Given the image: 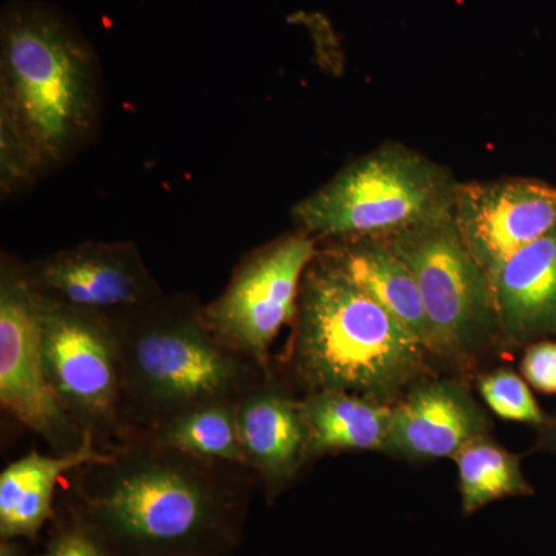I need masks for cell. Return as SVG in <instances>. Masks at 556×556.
Listing matches in <instances>:
<instances>
[{"label": "cell", "mask_w": 556, "mask_h": 556, "mask_svg": "<svg viewBox=\"0 0 556 556\" xmlns=\"http://www.w3.org/2000/svg\"><path fill=\"white\" fill-rule=\"evenodd\" d=\"M100 75L87 39L56 10L17 2L0 22L3 193L72 159L100 116Z\"/></svg>", "instance_id": "6da1fadb"}, {"label": "cell", "mask_w": 556, "mask_h": 556, "mask_svg": "<svg viewBox=\"0 0 556 556\" xmlns=\"http://www.w3.org/2000/svg\"><path fill=\"white\" fill-rule=\"evenodd\" d=\"M295 357L316 391L396 404L427 371L428 350L317 251L300 283Z\"/></svg>", "instance_id": "7a4b0ae2"}, {"label": "cell", "mask_w": 556, "mask_h": 556, "mask_svg": "<svg viewBox=\"0 0 556 556\" xmlns=\"http://www.w3.org/2000/svg\"><path fill=\"white\" fill-rule=\"evenodd\" d=\"M457 182L422 153L390 141L299 201L292 217L316 240L388 239L452 217Z\"/></svg>", "instance_id": "3957f363"}, {"label": "cell", "mask_w": 556, "mask_h": 556, "mask_svg": "<svg viewBox=\"0 0 556 556\" xmlns=\"http://www.w3.org/2000/svg\"><path fill=\"white\" fill-rule=\"evenodd\" d=\"M415 277L437 356L467 362L500 334L492 285L471 257L453 217L382 239Z\"/></svg>", "instance_id": "277c9868"}, {"label": "cell", "mask_w": 556, "mask_h": 556, "mask_svg": "<svg viewBox=\"0 0 556 556\" xmlns=\"http://www.w3.org/2000/svg\"><path fill=\"white\" fill-rule=\"evenodd\" d=\"M316 254L317 240L305 232L258 249L203 311V324L223 342L265 358L278 332L295 320L300 283Z\"/></svg>", "instance_id": "5b68a950"}, {"label": "cell", "mask_w": 556, "mask_h": 556, "mask_svg": "<svg viewBox=\"0 0 556 556\" xmlns=\"http://www.w3.org/2000/svg\"><path fill=\"white\" fill-rule=\"evenodd\" d=\"M453 223L486 277L556 228V188L533 178L457 182Z\"/></svg>", "instance_id": "8992f818"}, {"label": "cell", "mask_w": 556, "mask_h": 556, "mask_svg": "<svg viewBox=\"0 0 556 556\" xmlns=\"http://www.w3.org/2000/svg\"><path fill=\"white\" fill-rule=\"evenodd\" d=\"M0 402L43 437L65 426L64 402L51 382L40 331V294L24 270H2L0 287Z\"/></svg>", "instance_id": "52a82bcc"}, {"label": "cell", "mask_w": 556, "mask_h": 556, "mask_svg": "<svg viewBox=\"0 0 556 556\" xmlns=\"http://www.w3.org/2000/svg\"><path fill=\"white\" fill-rule=\"evenodd\" d=\"M40 331L47 369L61 401L89 415L108 413L118 390V369L112 340L94 313L40 294Z\"/></svg>", "instance_id": "ba28073f"}, {"label": "cell", "mask_w": 556, "mask_h": 556, "mask_svg": "<svg viewBox=\"0 0 556 556\" xmlns=\"http://www.w3.org/2000/svg\"><path fill=\"white\" fill-rule=\"evenodd\" d=\"M24 273L46 298L94 314L142 305L155 292L137 249L127 243L83 244Z\"/></svg>", "instance_id": "9c48e42d"}, {"label": "cell", "mask_w": 556, "mask_h": 556, "mask_svg": "<svg viewBox=\"0 0 556 556\" xmlns=\"http://www.w3.org/2000/svg\"><path fill=\"white\" fill-rule=\"evenodd\" d=\"M489 419L466 387L453 380H419L393 404L383 453L408 460L453 459L489 433Z\"/></svg>", "instance_id": "30bf717a"}, {"label": "cell", "mask_w": 556, "mask_h": 556, "mask_svg": "<svg viewBox=\"0 0 556 556\" xmlns=\"http://www.w3.org/2000/svg\"><path fill=\"white\" fill-rule=\"evenodd\" d=\"M134 357L149 393L170 404L207 401L237 376L232 358L189 324L146 332L138 339Z\"/></svg>", "instance_id": "8fae6325"}, {"label": "cell", "mask_w": 556, "mask_h": 556, "mask_svg": "<svg viewBox=\"0 0 556 556\" xmlns=\"http://www.w3.org/2000/svg\"><path fill=\"white\" fill-rule=\"evenodd\" d=\"M119 532L142 541H175L203 526L208 514L201 486L181 471L149 467L113 486L101 504Z\"/></svg>", "instance_id": "7c38bea8"}, {"label": "cell", "mask_w": 556, "mask_h": 556, "mask_svg": "<svg viewBox=\"0 0 556 556\" xmlns=\"http://www.w3.org/2000/svg\"><path fill=\"white\" fill-rule=\"evenodd\" d=\"M500 334L522 345L556 334V228L490 278Z\"/></svg>", "instance_id": "4fadbf2b"}, {"label": "cell", "mask_w": 556, "mask_h": 556, "mask_svg": "<svg viewBox=\"0 0 556 556\" xmlns=\"http://www.w3.org/2000/svg\"><path fill=\"white\" fill-rule=\"evenodd\" d=\"M327 241L325 254L369 298L404 325L428 353L437 354L433 331L415 277L386 241L375 237Z\"/></svg>", "instance_id": "5bb4252c"}, {"label": "cell", "mask_w": 556, "mask_h": 556, "mask_svg": "<svg viewBox=\"0 0 556 556\" xmlns=\"http://www.w3.org/2000/svg\"><path fill=\"white\" fill-rule=\"evenodd\" d=\"M110 457L93 447L87 434L78 448L60 457L30 453L11 464L0 477V532L3 536H33L49 518L58 479L86 464H108Z\"/></svg>", "instance_id": "9a60e30c"}, {"label": "cell", "mask_w": 556, "mask_h": 556, "mask_svg": "<svg viewBox=\"0 0 556 556\" xmlns=\"http://www.w3.org/2000/svg\"><path fill=\"white\" fill-rule=\"evenodd\" d=\"M300 409L308 433L306 456L382 452L393 417V405L345 391H316Z\"/></svg>", "instance_id": "2e32d148"}, {"label": "cell", "mask_w": 556, "mask_h": 556, "mask_svg": "<svg viewBox=\"0 0 556 556\" xmlns=\"http://www.w3.org/2000/svg\"><path fill=\"white\" fill-rule=\"evenodd\" d=\"M237 424L248 459L274 481L291 478L305 459L308 433L300 404L291 399L276 393L251 397Z\"/></svg>", "instance_id": "e0dca14e"}, {"label": "cell", "mask_w": 556, "mask_h": 556, "mask_svg": "<svg viewBox=\"0 0 556 556\" xmlns=\"http://www.w3.org/2000/svg\"><path fill=\"white\" fill-rule=\"evenodd\" d=\"M463 510L471 515L495 501L532 495L521 460L489 437L471 441L455 457Z\"/></svg>", "instance_id": "ac0fdd59"}, {"label": "cell", "mask_w": 556, "mask_h": 556, "mask_svg": "<svg viewBox=\"0 0 556 556\" xmlns=\"http://www.w3.org/2000/svg\"><path fill=\"white\" fill-rule=\"evenodd\" d=\"M164 442L167 447L190 455L249 463L241 445L237 417L217 405L192 409L179 417L164 431Z\"/></svg>", "instance_id": "d6986e66"}, {"label": "cell", "mask_w": 556, "mask_h": 556, "mask_svg": "<svg viewBox=\"0 0 556 556\" xmlns=\"http://www.w3.org/2000/svg\"><path fill=\"white\" fill-rule=\"evenodd\" d=\"M479 394L497 417L510 422L546 427L547 416L538 405L529 383L508 368H497L479 379Z\"/></svg>", "instance_id": "ffe728a7"}, {"label": "cell", "mask_w": 556, "mask_h": 556, "mask_svg": "<svg viewBox=\"0 0 556 556\" xmlns=\"http://www.w3.org/2000/svg\"><path fill=\"white\" fill-rule=\"evenodd\" d=\"M522 378L543 394H556V342L540 340L527 348L521 362Z\"/></svg>", "instance_id": "44dd1931"}, {"label": "cell", "mask_w": 556, "mask_h": 556, "mask_svg": "<svg viewBox=\"0 0 556 556\" xmlns=\"http://www.w3.org/2000/svg\"><path fill=\"white\" fill-rule=\"evenodd\" d=\"M50 556H102L100 548L83 533H67L51 547Z\"/></svg>", "instance_id": "7402d4cb"}, {"label": "cell", "mask_w": 556, "mask_h": 556, "mask_svg": "<svg viewBox=\"0 0 556 556\" xmlns=\"http://www.w3.org/2000/svg\"><path fill=\"white\" fill-rule=\"evenodd\" d=\"M544 442L547 448H551L552 452L556 453V419L554 422H548L546 426V431H544Z\"/></svg>", "instance_id": "603a6c76"}, {"label": "cell", "mask_w": 556, "mask_h": 556, "mask_svg": "<svg viewBox=\"0 0 556 556\" xmlns=\"http://www.w3.org/2000/svg\"><path fill=\"white\" fill-rule=\"evenodd\" d=\"M47 556H50V555H47Z\"/></svg>", "instance_id": "cb8c5ba5"}]
</instances>
